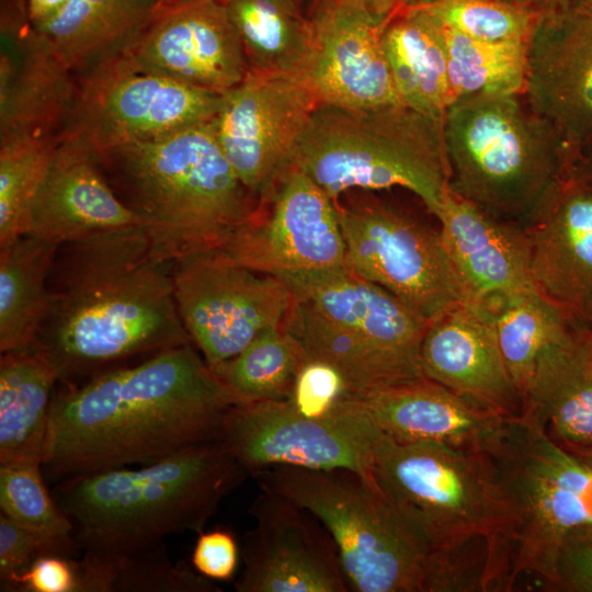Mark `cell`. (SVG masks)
I'll return each instance as SVG.
<instances>
[{"label":"cell","instance_id":"1","mask_svg":"<svg viewBox=\"0 0 592 592\" xmlns=\"http://www.w3.org/2000/svg\"><path fill=\"white\" fill-rule=\"evenodd\" d=\"M237 403L192 342L62 385L50 405L43 475L56 483L218 441Z\"/></svg>","mask_w":592,"mask_h":592},{"label":"cell","instance_id":"2","mask_svg":"<svg viewBox=\"0 0 592 592\" xmlns=\"http://www.w3.org/2000/svg\"><path fill=\"white\" fill-rule=\"evenodd\" d=\"M172 266L143 227L60 246L32 346L62 385L76 386L134 356L191 343Z\"/></svg>","mask_w":592,"mask_h":592},{"label":"cell","instance_id":"3","mask_svg":"<svg viewBox=\"0 0 592 592\" xmlns=\"http://www.w3.org/2000/svg\"><path fill=\"white\" fill-rule=\"evenodd\" d=\"M249 476L212 441L136 468L64 479L52 493L82 555L117 557L164 545L173 534H198Z\"/></svg>","mask_w":592,"mask_h":592},{"label":"cell","instance_id":"4","mask_svg":"<svg viewBox=\"0 0 592 592\" xmlns=\"http://www.w3.org/2000/svg\"><path fill=\"white\" fill-rule=\"evenodd\" d=\"M94 156L144 218L157 254L171 264L223 250L259 203L224 156L214 118Z\"/></svg>","mask_w":592,"mask_h":592},{"label":"cell","instance_id":"5","mask_svg":"<svg viewBox=\"0 0 592 592\" xmlns=\"http://www.w3.org/2000/svg\"><path fill=\"white\" fill-rule=\"evenodd\" d=\"M294 296L284 328L307 358L337 368L352 396L423 378L429 321L387 289L348 269L284 282Z\"/></svg>","mask_w":592,"mask_h":592},{"label":"cell","instance_id":"6","mask_svg":"<svg viewBox=\"0 0 592 592\" xmlns=\"http://www.w3.org/2000/svg\"><path fill=\"white\" fill-rule=\"evenodd\" d=\"M286 164L332 200L352 189L405 187L434 216L449 191L443 122L402 103L319 104Z\"/></svg>","mask_w":592,"mask_h":592},{"label":"cell","instance_id":"7","mask_svg":"<svg viewBox=\"0 0 592 592\" xmlns=\"http://www.w3.org/2000/svg\"><path fill=\"white\" fill-rule=\"evenodd\" d=\"M443 129L449 189L491 215L521 225L573 158L524 93L457 100L446 111Z\"/></svg>","mask_w":592,"mask_h":592},{"label":"cell","instance_id":"8","mask_svg":"<svg viewBox=\"0 0 592 592\" xmlns=\"http://www.w3.org/2000/svg\"><path fill=\"white\" fill-rule=\"evenodd\" d=\"M261 490L314 513L329 531L350 590L442 592L441 557L372 479L348 469L277 466L252 475Z\"/></svg>","mask_w":592,"mask_h":592},{"label":"cell","instance_id":"9","mask_svg":"<svg viewBox=\"0 0 592 592\" xmlns=\"http://www.w3.org/2000/svg\"><path fill=\"white\" fill-rule=\"evenodd\" d=\"M371 475L432 553L466 554L483 540L498 568L511 511L482 448L398 443L382 433Z\"/></svg>","mask_w":592,"mask_h":592},{"label":"cell","instance_id":"10","mask_svg":"<svg viewBox=\"0 0 592 592\" xmlns=\"http://www.w3.org/2000/svg\"><path fill=\"white\" fill-rule=\"evenodd\" d=\"M481 448L511 511L502 547L505 590L525 572L553 589L565 542L592 527V470L522 414L504 417Z\"/></svg>","mask_w":592,"mask_h":592},{"label":"cell","instance_id":"11","mask_svg":"<svg viewBox=\"0 0 592 592\" xmlns=\"http://www.w3.org/2000/svg\"><path fill=\"white\" fill-rule=\"evenodd\" d=\"M80 72L59 136L78 139L94 153L212 121L225 94L152 69L122 45Z\"/></svg>","mask_w":592,"mask_h":592},{"label":"cell","instance_id":"12","mask_svg":"<svg viewBox=\"0 0 592 592\" xmlns=\"http://www.w3.org/2000/svg\"><path fill=\"white\" fill-rule=\"evenodd\" d=\"M345 244V265L387 289L429 322L469 303L440 231L374 198H333Z\"/></svg>","mask_w":592,"mask_h":592},{"label":"cell","instance_id":"13","mask_svg":"<svg viewBox=\"0 0 592 592\" xmlns=\"http://www.w3.org/2000/svg\"><path fill=\"white\" fill-rule=\"evenodd\" d=\"M382 432L349 396L331 417L307 418L288 400L235 405L218 441L252 476L277 466L348 469L372 479L375 444Z\"/></svg>","mask_w":592,"mask_h":592},{"label":"cell","instance_id":"14","mask_svg":"<svg viewBox=\"0 0 592 592\" xmlns=\"http://www.w3.org/2000/svg\"><path fill=\"white\" fill-rule=\"evenodd\" d=\"M172 280L181 321L212 369L283 326L294 301L282 280L238 264L224 250L175 262Z\"/></svg>","mask_w":592,"mask_h":592},{"label":"cell","instance_id":"15","mask_svg":"<svg viewBox=\"0 0 592 592\" xmlns=\"http://www.w3.org/2000/svg\"><path fill=\"white\" fill-rule=\"evenodd\" d=\"M223 250L238 264L283 282L346 269L333 200L289 164L259 194L255 210Z\"/></svg>","mask_w":592,"mask_h":592},{"label":"cell","instance_id":"16","mask_svg":"<svg viewBox=\"0 0 592 592\" xmlns=\"http://www.w3.org/2000/svg\"><path fill=\"white\" fill-rule=\"evenodd\" d=\"M319 104L304 77L253 68L225 92L214 118L216 138L250 191L259 195L287 163Z\"/></svg>","mask_w":592,"mask_h":592},{"label":"cell","instance_id":"17","mask_svg":"<svg viewBox=\"0 0 592 592\" xmlns=\"http://www.w3.org/2000/svg\"><path fill=\"white\" fill-rule=\"evenodd\" d=\"M237 592H348L337 545L321 521L287 498L262 490L249 508Z\"/></svg>","mask_w":592,"mask_h":592},{"label":"cell","instance_id":"18","mask_svg":"<svg viewBox=\"0 0 592 592\" xmlns=\"http://www.w3.org/2000/svg\"><path fill=\"white\" fill-rule=\"evenodd\" d=\"M122 46L152 69L218 92L237 86L249 70L221 0H163Z\"/></svg>","mask_w":592,"mask_h":592},{"label":"cell","instance_id":"19","mask_svg":"<svg viewBox=\"0 0 592 592\" xmlns=\"http://www.w3.org/2000/svg\"><path fill=\"white\" fill-rule=\"evenodd\" d=\"M524 96L573 151L592 140V10L569 0L542 13Z\"/></svg>","mask_w":592,"mask_h":592},{"label":"cell","instance_id":"20","mask_svg":"<svg viewBox=\"0 0 592 592\" xmlns=\"http://www.w3.org/2000/svg\"><path fill=\"white\" fill-rule=\"evenodd\" d=\"M312 52L304 75L321 104L369 107L401 103L382 44L387 20L360 4L312 0Z\"/></svg>","mask_w":592,"mask_h":592},{"label":"cell","instance_id":"21","mask_svg":"<svg viewBox=\"0 0 592 592\" xmlns=\"http://www.w3.org/2000/svg\"><path fill=\"white\" fill-rule=\"evenodd\" d=\"M522 226L535 288L576 323H592V183L572 160Z\"/></svg>","mask_w":592,"mask_h":592},{"label":"cell","instance_id":"22","mask_svg":"<svg viewBox=\"0 0 592 592\" xmlns=\"http://www.w3.org/2000/svg\"><path fill=\"white\" fill-rule=\"evenodd\" d=\"M20 0H4L0 19V139L59 135L76 80Z\"/></svg>","mask_w":592,"mask_h":592},{"label":"cell","instance_id":"23","mask_svg":"<svg viewBox=\"0 0 592 592\" xmlns=\"http://www.w3.org/2000/svg\"><path fill=\"white\" fill-rule=\"evenodd\" d=\"M420 360L424 377L462 397L506 415L522 412L486 305L460 303L431 320Z\"/></svg>","mask_w":592,"mask_h":592},{"label":"cell","instance_id":"24","mask_svg":"<svg viewBox=\"0 0 592 592\" xmlns=\"http://www.w3.org/2000/svg\"><path fill=\"white\" fill-rule=\"evenodd\" d=\"M138 227H146L144 218L110 185L94 153L78 139L59 136L26 235L60 247Z\"/></svg>","mask_w":592,"mask_h":592},{"label":"cell","instance_id":"25","mask_svg":"<svg viewBox=\"0 0 592 592\" xmlns=\"http://www.w3.org/2000/svg\"><path fill=\"white\" fill-rule=\"evenodd\" d=\"M435 217L469 303L489 305L535 288L521 224L496 217L451 189Z\"/></svg>","mask_w":592,"mask_h":592},{"label":"cell","instance_id":"26","mask_svg":"<svg viewBox=\"0 0 592 592\" xmlns=\"http://www.w3.org/2000/svg\"><path fill=\"white\" fill-rule=\"evenodd\" d=\"M354 397L379 431L398 443L481 448L506 417L426 377Z\"/></svg>","mask_w":592,"mask_h":592},{"label":"cell","instance_id":"27","mask_svg":"<svg viewBox=\"0 0 592 592\" xmlns=\"http://www.w3.org/2000/svg\"><path fill=\"white\" fill-rule=\"evenodd\" d=\"M566 448L592 447V356L572 325L540 354L520 413Z\"/></svg>","mask_w":592,"mask_h":592},{"label":"cell","instance_id":"28","mask_svg":"<svg viewBox=\"0 0 592 592\" xmlns=\"http://www.w3.org/2000/svg\"><path fill=\"white\" fill-rule=\"evenodd\" d=\"M382 44L400 102L443 122L453 99L436 20L419 3L401 5L387 20Z\"/></svg>","mask_w":592,"mask_h":592},{"label":"cell","instance_id":"29","mask_svg":"<svg viewBox=\"0 0 592 592\" xmlns=\"http://www.w3.org/2000/svg\"><path fill=\"white\" fill-rule=\"evenodd\" d=\"M59 377L33 346L1 353L0 465L42 464Z\"/></svg>","mask_w":592,"mask_h":592},{"label":"cell","instance_id":"30","mask_svg":"<svg viewBox=\"0 0 592 592\" xmlns=\"http://www.w3.org/2000/svg\"><path fill=\"white\" fill-rule=\"evenodd\" d=\"M163 0H70L39 31L71 72L125 44L153 15Z\"/></svg>","mask_w":592,"mask_h":592},{"label":"cell","instance_id":"31","mask_svg":"<svg viewBox=\"0 0 592 592\" xmlns=\"http://www.w3.org/2000/svg\"><path fill=\"white\" fill-rule=\"evenodd\" d=\"M239 35L249 68L304 77L312 30L301 0H221Z\"/></svg>","mask_w":592,"mask_h":592},{"label":"cell","instance_id":"32","mask_svg":"<svg viewBox=\"0 0 592 592\" xmlns=\"http://www.w3.org/2000/svg\"><path fill=\"white\" fill-rule=\"evenodd\" d=\"M59 247L24 235L0 248V351L35 342L48 299V276Z\"/></svg>","mask_w":592,"mask_h":592},{"label":"cell","instance_id":"33","mask_svg":"<svg viewBox=\"0 0 592 592\" xmlns=\"http://www.w3.org/2000/svg\"><path fill=\"white\" fill-rule=\"evenodd\" d=\"M486 306L492 314L504 362L523 399L540 354L574 321L536 288Z\"/></svg>","mask_w":592,"mask_h":592},{"label":"cell","instance_id":"34","mask_svg":"<svg viewBox=\"0 0 592 592\" xmlns=\"http://www.w3.org/2000/svg\"><path fill=\"white\" fill-rule=\"evenodd\" d=\"M436 22L444 42L453 103L477 95L524 93L527 43L478 41Z\"/></svg>","mask_w":592,"mask_h":592},{"label":"cell","instance_id":"35","mask_svg":"<svg viewBox=\"0 0 592 592\" xmlns=\"http://www.w3.org/2000/svg\"><path fill=\"white\" fill-rule=\"evenodd\" d=\"M306 360L299 343L278 326L263 331L213 371L238 403L287 400Z\"/></svg>","mask_w":592,"mask_h":592},{"label":"cell","instance_id":"36","mask_svg":"<svg viewBox=\"0 0 592 592\" xmlns=\"http://www.w3.org/2000/svg\"><path fill=\"white\" fill-rule=\"evenodd\" d=\"M80 592H220L193 567L172 563L166 546L117 557L82 555Z\"/></svg>","mask_w":592,"mask_h":592},{"label":"cell","instance_id":"37","mask_svg":"<svg viewBox=\"0 0 592 592\" xmlns=\"http://www.w3.org/2000/svg\"><path fill=\"white\" fill-rule=\"evenodd\" d=\"M59 135L0 139V248L29 231Z\"/></svg>","mask_w":592,"mask_h":592},{"label":"cell","instance_id":"38","mask_svg":"<svg viewBox=\"0 0 592 592\" xmlns=\"http://www.w3.org/2000/svg\"><path fill=\"white\" fill-rule=\"evenodd\" d=\"M42 464L0 465V509L20 525L81 551L69 517L47 488Z\"/></svg>","mask_w":592,"mask_h":592},{"label":"cell","instance_id":"39","mask_svg":"<svg viewBox=\"0 0 592 592\" xmlns=\"http://www.w3.org/2000/svg\"><path fill=\"white\" fill-rule=\"evenodd\" d=\"M419 4L444 26L489 43H528L543 13L500 0H431Z\"/></svg>","mask_w":592,"mask_h":592},{"label":"cell","instance_id":"40","mask_svg":"<svg viewBox=\"0 0 592 592\" xmlns=\"http://www.w3.org/2000/svg\"><path fill=\"white\" fill-rule=\"evenodd\" d=\"M81 551L44 537L0 513V590L15 592L18 579L41 557L77 558Z\"/></svg>","mask_w":592,"mask_h":592},{"label":"cell","instance_id":"41","mask_svg":"<svg viewBox=\"0 0 592 592\" xmlns=\"http://www.w3.org/2000/svg\"><path fill=\"white\" fill-rule=\"evenodd\" d=\"M350 395L337 368L326 362L307 358L296 375L287 400L300 414L323 419L337 413Z\"/></svg>","mask_w":592,"mask_h":592},{"label":"cell","instance_id":"42","mask_svg":"<svg viewBox=\"0 0 592 592\" xmlns=\"http://www.w3.org/2000/svg\"><path fill=\"white\" fill-rule=\"evenodd\" d=\"M239 561L236 536L226 528L200 532L191 555V563L203 577L212 581L234 578Z\"/></svg>","mask_w":592,"mask_h":592},{"label":"cell","instance_id":"43","mask_svg":"<svg viewBox=\"0 0 592 592\" xmlns=\"http://www.w3.org/2000/svg\"><path fill=\"white\" fill-rule=\"evenodd\" d=\"M15 592H80V562L61 555L43 556L18 579Z\"/></svg>","mask_w":592,"mask_h":592},{"label":"cell","instance_id":"44","mask_svg":"<svg viewBox=\"0 0 592 592\" xmlns=\"http://www.w3.org/2000/svg\"><path fill=\"white\" fill-rule=\"evenodd\" d=\"M554 588L592 592V537L582 528L570 535L561 548Z\"/></svg>","mask_w":592,"mask_h":592},{"label":"cell","instance_id":"45","mask_svg":"<svg viewBox=\"0 0 592 592\" xmlns=\"http://www.w3.org/2000/svg\"><path fill=\"white\" fill-rule=\"evenodd\" d=\"M29 22L42 30L55 20L70 0H20Z\"/></svg>","mask_w":592,"mask_h":592},{"label":"cell","instance_id":"46","mask_svg":"<svg viewBox=\"0 0 592 592\" xmlns=\"http://www.w3.org/2000/svg\"><path fill=\"white\" fill-rule=\"evenodd\" d=\"M356 3L382 20H387L402 4L399 0H341Z\"/></svg>","mask_w":592,"mask_h":592},{"label":"cell","instance_id":"47","mask_svg":"<svg viewBox=\"0 0 592 592\" xmlns=\"http://www.w3.org/2000/svg\"><path fill=\"white\" fill-rule=\"evenodd\" d=\"M572 163L579 173L592 183V140L574 151Z\"/></svg>","mask_w":592,"mask_h":592},{"label":"cell","instance_id":"48","mask_svg":"<svg viewBox=\"0 0 592 592\" xmlns=\"http://www.w3.org/2000/svg\"><path fill=\"white\" fill-rule=\"evenodd\" d=\"M524 9L545 12L569 0H500Z\"/></svg>","mask_w":592,"mask_h":592},{"label":"cell","instance_id":"49","mask_svg":"<svg viewBox=\"0 0 592 592\" xmlns=\"http://www.w3.org/2000/svg\"><path fill=\"white\" fill-rule=\"evenodd\" d=\"M568 451L572 453L576 457H578L584 465H587L592 470V447L569 448Z\"/></svg>","mask_w":592,"mask_h":592},{"label":"cell","instance_id":"50","mask_svg":"<svg viewBox=\"0 0 592 592\" xmlns=\"http://www.w3.org/2000/svg\"><path fill=\"white\" fill-rule=\"evenodd\" d=\"M576 5H579L583 9L592 10V0H570Z\"/></svg>","mask_w":592,"mask_h":592},{"label":"cell","instance_id":"51","mask_svg":"<svg viewBox=\"0 0 592 592\" xmlns=\"http://www.w3.org/2000/svg\"><path fill=\"white\" fill-rule=\"evenodd\" d=\"M431 0H399V2L405 5V4H412V3H424V2H429Z\"/></svg>","mask_w":592,"mask_h":592},{"label":"cell","instance_id":"52","mask_svg":"<svg viewBox=\"0 0 592 592\" xmlns=\"http://www.w3.org/2000/svg\"><path fill=\"white\" fill-rule=\"evenodd\" d=\"M588 342H589V348L592 355V334H589Z\"/></svg>","mask_w":592,"mask_h":592},{"label":"cell","instance_id":"53","mask_svg":"<svg viewBox=\"0 0 592 592\" xmlns=\"http://www.w3.org/2000/svg\"><path fill=\"white\" fill-rule=\"evenodd\" d=\"M588 535L592 537V527L582 528Z\"/></svg>","mask_w":592,"mask_h":592},{"label":"cell","instance_id":"54","mask_svg":"<svg viewBox=\"0 0 592 592\" xmlns=\"http://www.w3.org/2000/svg\"><path fill=\"white\" fill-rule=\"evenodd\" d=\"M592 333V330H589Z\"/></svg>","mask_w":592,"mask_h":592}]
</instances>
